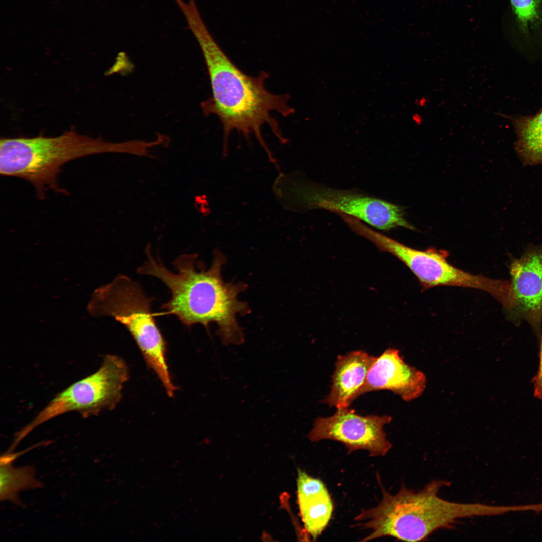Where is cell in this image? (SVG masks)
<instances>
[{"label":"cell","instance_id":"obj_1","mask_svg":"<svg viewBox=\"0 0 542 542\" xmlns=\"http://www.w3.org/2000/svg\"><path fill=\"white\" fill-rule=\"evenodd\" d=\"M188 28L196 38L202 51L208 71L212 96L201 103L206 115H216L222 125L223 154L228 153V140L232 131L241 133L250 142L253 134L266 152L269 161L275 159L265 144L261 132L267 124L274 135L285 144L277 120L273 111L283 117L295 110L288 105V94H275L268 91L265 82L268 73L261 71L255 76L246 74L228 58L214 39L198 8H191L184 14Z\"/></svg>","mask_w":542,"mask_h":542},{"label":"cell","instance_id":"obj_2","mask_svg":"<svg viewBox=\"0 0 542 542\" xmlns=\"http://www.w3.org/2000/svg\"><path fill=\"white\" fill-rule=\"evenodd\" d=\"M145 251L147 259L137 272L158 279L169 289L171 298L162 309L188 327L200 324L208 330L210 323H215L217 334L225 345H240L244 342L237 316L249 312L247 304L238 299L246 285L223 280L221 271L226 262L223 254L215 250L208 268L198 259L197 254H182L173 262L177 271L175 273L155 257L150 245Z\"/></svg>","mask_w":542,"mask_h":542},{"label":"cell","instance_id":"obj_3","mask_svg":"<svg viewBox=\"0 0 542 542\" xmlns=\"http://www.w3.org/2000/svg\"><path fill=\"white\" fill-rule=\"evenodd\" d=\"M377 478L381 501L373 508L362 509L354 518L359 522L356 525L370 530L362 541L387 536L405 541H423L438 529L450 528L458 519L506 512L504 506L459 503L441 498V488L449 485L445 480H433L418 491L402 485L391 494L383 487L378 475Z\"/></svg>","mask_w":542,"mask_h":542},{"label":"cell","instance_id":"obj_4","mask_svg":"<svg viewBox=\"0 0 542 542\" xmlns=\"http://www.w3.org/2000/svg\"><path fill=\"white\" fill-rule=\"evenodd\" d=\"M0 141L1 174L30 182L40 199L44 198L48 188L65 193L58 186L57 177L62 167L69 161L107 153L140 156L144 151L141 140L108 142L73 130L56 137L4 138Z\"/></svg>","mask_w":542,"mask_h":542},{"label":"cell","instance_id":"obj_5","mask_svg":"<svg viewBox=\"0 0 542 542\" xmlns=\"http://www.w3.org/2000/svg\"><path fill=\"white\" fill-rule=\"evenodd\" d=\"M273 190L282 205L290 210L323 209L348 215L382 230L396 227L415 229L405 219L400 206L353 190L318 185L294 174L281 173Z\"/></svg>","mask_w":542,"mask_h":542},{"label":"cell","instance_id":"obj_6","mask_svg":"<svg viewBox=\"0 0 542 542\" xmlns=\"http://www.w3.org/2000/svg\"><path fill=\"white\" fill-rule=\"evenodd\" d=\"M128 375V366L123 359L106 355L95 372L57 393L32 421L18 432L12 446L17 447L35 428L66 413L76 412L86 418L113 410L121 400L123 385Z\"/></svg>","mask_w":542,"mask_h":542},{"label":"cell","instance_id":"obj_7","mask_svg":"<svg viewBox=\"0 0 542 542\" xmlns=\"http://www.w3.org/2000/svg\"><path fill=\"white\" fill-rule=\"evenodd\" d=\"M356 233L371 242L381 251L388 252L403 262L417 278L423 289L439 286L476 289L490 294L505 308L511 305L509 282L473 275L457 268L447 261L446 251L411 248L363 223L357 226Z\"/></svg>","mask_w":542,"mask_h":542},{"label":"cell","instance_id":"obj_8","mask_svg":"<svg viewBox=\"0 0 542 542\" xmlns=\"http://www.w3.org/2000/svg\"><path fill=\"white\" fill-rule=\"evenodd\" d=\"M102 312L111 316L128 330L148 366L158 375L168 370L166 342L151 310L153 299L140 284L119 275L99 293Z\"/></svg>","mask_w":542,"mask_h":542},{"label":"cell","instance_id":"obj_9","mask_svg":"<svg viewBox=\"0 0 542 542\" xmlns=\"http://www.w3.org/2000/svg\"><path fill=\"white\" fill-rule=\"evenodd\" d=\"M391 419L386 415L363 416L349 407L338 408L331 416L317 418L308 437L314 442L323 440L340 442L348 454L362 450L370 457L383 456L392 447L383 429Z\"/></svg>","mask_w":542,"mask_h":542},{"label":"cell","instance_id":"obj_10","mask_svg":"<svg viewBox=\"0 0 542 542\" xmlns=\"http://www.w3.org/2000/svg\"><path fill=\"white\" fill-rule=\"evenodd\" d=\"M512 310L540 334L542 321V245L531 247L511 263Z\"/></svg>","mask_w":542,"mask_h":542},{"label":"cell","instance_id":"obj_11","mask_svg":"<svg viewBox=\"0 0 542 542\" xmlns=\"http://www.w3.org/2000/svg\"><path fill=\"white\" fill-rule=\"evenodd\" d=\"M426 385L425 373L408 364L397 349L389 348L376 357L358 397L369 392L388 390L411 401L423 393Z\"/></svg>","mask_w":542,"mask_h":542},{"label":"cell","instance_id":"obj_12","mask_svg":"<svg viewBox=\"0 0 542 542\" xmlns=\"http://www.w3.org/2000/svg\"><path fill=\"white\" fill-rule=\"evenodd\" d=\"M376 358L361 350L339 355L332 377L330 391L322 402L336 409L349 407L358 397Z\"/></svg>","mask_w":542,"mask_h":542},{"label":"cell","instance_id":"obj_13","mask_svg":"<svg viewBox=\"0 0 542 542\" xmlns=\"http://www.w3.org/2000/svg\"><path fill=\"white\" fill-rule=\"evenodd\" d=\"M297 500L305 530L315 540L328 525L334 505L324 483L298 470Z\"/></svg>","mask_w":542,"mask_h":542},{"label":"cell","instance_id":"obj_14","mask_svg":"<svg viewBox=\"0 0 542 542\" xmlns=\"http://www.w3.org/2000/svg\"><path fill=\"white\" fill-rule=\"evenodd\" d=\"M515 148L524 166L542 165V109L533 115L514 118Z\"/></svg>","mask_w":542,"mask_h":542},{"label":"cell","instance_id":"obj_15","mask_svg":"<svg viewBox=\"0 0 542 542\" xmlns=\"http://www.w3.org/2000/svg\"><path fill=\"white\" fill-rule=\"evenodd\" d=\"M0 499L9 500L16 505H22L18 498L20 491L40 488L43 484L35 477L33 466L15 468L13 461L0 460Z\"/></svg>","mask_w":542,"mask_h":542},{"label":"cell","instance_id":"obj_16","mask_svg":"<svg viewBox=\"0 0 542 542\" xmlns=\"http://www.w3.org/2000/svg\"><path fill=\"white\" fill-rule=\"evenodd\" d=\"M510 3L519 28L527 32L539 19L540 0H510Z\"/></svg>","mask_w":542,"mask_h":542},{"label":"cell","instance_id":"obj_17","mask_svg":"<svg viewBox=\"0 0 542 542\" xmlns=\"http://www.w3.org/2000/svg\"><path fill=\"white\" fill-rule=\"evenodd\" d=\"M534 396L542 400V337L540 339L539 352V364L537 372L532 379Z\"/></svg>","mask_w":542,"mask_h":542}]
</instances>
